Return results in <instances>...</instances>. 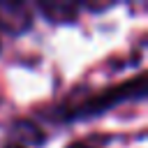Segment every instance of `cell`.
Instances as JSON below:
<instances>
[{
	"instance_id": "cell-1",
	"label": "cell",
	"mask_w": 148,
	"mask_h": 148,
	"mask_svg": "<svg viewBox=\"0 0 148 148\" xmlns=\"http://www.w3.org/2000/svg\"><path fill=\"white\" fill-rule=\"evenodd\" d=\"M143 92H146V76L139 74L134 81H127V83H123V86H116V88L106 90L104 95H99V97H95V99H88L86 104L76 106V111H72L69 116H72V118H81V116L102 113V111H106L109 106H113V104H118V102L139 99V97H143Z\"/></svg>"
},
{
	"instance_id": "cell-2",
	"label": "cell",
	"mask_w": 148,
	"mask_h": 148,
	"mask_svg": "<svg viewBox=\"0 0 148 148\" xmlns=\"http://www.w3.org/2000/svg\"><path fill=\"white\" fill-rule=\"evenodd\" d=\"M0 25L12 32H21L30 25V16L18 2H0Z\"/></svg>"
},
{
	"instance_id": "cell-3",
	"label": "cell",
	"mask_w": 148,
	"mask_h": 148,
	"mask_svg": "<svg viewBox=\"0 0 148 148\" xmlns=\"http://www.w3.org/2000/svg\"><path fill=\"white\" fill-rule=\"evenodd\" d=\"M39 9L46 14L49 21H60V23L76 21V7L72 2H39Z\"/></svg>"
},
{
	"instance_id": "cell-4",
	"label": "cell",
	"mask_w": 148,
	"mask_h": 148,
	"mask_svg": "<svg viewBox=\"0 0 148 148\" xmlns=\"http://www.w3.org/2000/svg\"><path fill=\"white\" fill-rule=\"evenodd\" d=\"M67 148H90V146H83V143H72V146H67Z\"/></svg>"
},
{
	"instance_id": "cell-5",
	"label": "cell",
	"mask_w": 148,
	"mask_h": 148,
	"mask_svg": "<svg viewBox=\"0 0 148 148\" xmlns=\"http://www.w3.org/2000/svg\"><path fill=\"white\" fill-rule=\"evenodd\" d=\"M7 148H23V143H9Z\"/></svg>"
}]
</instances>
